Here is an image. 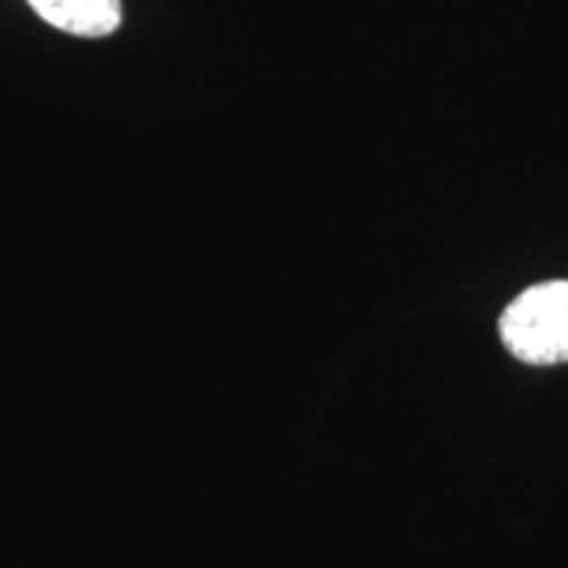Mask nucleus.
I'll return each mask as SVG.
<instances>
[{"instance_id":"2","label":"nucleus","mask_w":568,"mask_h":568,"mask_svg":"<svg viewBox=\"0 0 568 568\" xmlns=\"http://www.w3.org/2000/svg\"><path fill=\"white\" fill-rule=\"evenodd\" d=\"M55 30L77 38H105L122 27V0H27Z\"/></svg>"},{"instance_id":"1","label":"nucleus","mask_w":568,"mask_h":568,"mask_svg":"<svg viewBox=\"0 0 568 568\" xmlns=\"http://www.w3.org/2000/svg\"><path fill=\"white\" fill-rule=\"evenodd\" d=\"M500 339L524 364H566L568 280L535 284L516 295L500 316Z\"/></svg>"}]
</instances>
